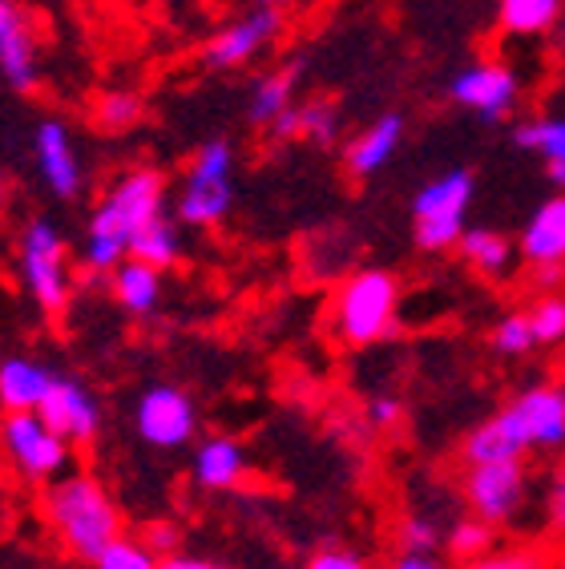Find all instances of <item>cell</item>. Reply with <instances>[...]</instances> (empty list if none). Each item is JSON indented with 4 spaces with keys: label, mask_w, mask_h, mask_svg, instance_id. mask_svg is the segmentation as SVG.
<instances>
[{
    "label": "cell",
    "mask_w": 565,
    "mask_h": 569,
    "mask_svg": "<svg viewBox=\"0 0 565 569\" xmlns=\"http://www.w3.org/2000/svg\"><path fill=\"white\" fill-rule=\"evenodd\" d=\"M21 279L24 291L44 316L61 319L73 299V271H69V247L61 227L49 219H33L21 234Z\"/></svg>",
    "instance_id": "52a82bcc"
},
{
    "label": "cell",
    "mask_w": 565,
    "mask_h": 569,
    "mask_svg": "<svg viewBox=\"0 0 565 569\" xmlns=\"http://www.w3.org/2000/svg\"><path fill=\"white\" fill-rule=\"evenodd\" d=\"M133 432L158 452H178L198 437V405L175 383H150L133 405Z\"/></svg>",
    "instance_id": "30bf717a"
},
{
    "label": "cell",
    "mask_w": 565,
    "mask_h": 569,
    "mask_svg": "<svg viewBox=\"0 0 565 569\" xmlns=\"http://www.w3.org/2000/svg\"><path fill=\"white\" fill-rule=\"evenodd\" d=\"M41 517L57 546L81 566H93L101 549L126 533L118 501L89 469L66 472L44 485Z\"/></svg>",
    "instance_id": "7a4b0ae2"
},
{
    "label": "cell",
    "mask_w": 565,
    "mask_h": 569,
    "mask_svg": "<svg viewBox=\"0 0 565 569\" xmlns=\"http://www.w3.org/2000/svg\"><path fill=\"white\" fill-rule=\"evenodd\" d=\"M364 417H368V425H376V428H391V425H400V417H404V400L400 396H371L368 400V408H364Z\"/></svg>",
    "instance_id": "d590c367"
},
{
    "label": "cell",
    "mask_w": 565,
    "mask_h": 569,
    "mask_svg": "<svg viewBox=\"0 0 565 569\" xmlns=\"http://www.w3.org/2000/svg\"><path fill=\"white\" fill-rule=\"evenodd\" d=\"M517 251L529 267L565 263V190L537 202V210L517 234Z\"/></svg>",
    "instance_id": "e0dca14e"
},
{
    "label": "cell",
    "mask_w": 565,
    "mask_h": 569,
    "mask_svg": "<svg viewBox=\"0 0 565 569\" xmlns=\"http://www.w3.org/2000/svg\"><path fill=\"white\" fill-rule=\"evenodd\" d=\"M436 546H445V533L428 513H408L400 521V549H420V553H436Z\"/></svg>",
    "instance_id": "1f68e13d"
},
{
    "label": "cell",
    "mask_w": 565,
    "mask_h": 569,
    "mask_svg": "<svg viewBox=\"0 0 565 569\" xmlns=\"http://www.w3.org/2000/svg\"><path fill=\"white\" fill-rule=\"evenodd\" d=\"M235 207V146L227 138H210L198 146L195 162L186 170V182L178 190L175 219L182 227H218Z\"/></svg>",
    "instance_id": "8992f818"
},
{
    "label": "cell",
    "mask_w": 565,
    "mask_h": 569,
    "mask_svg": "<svg viewBox=\"0 0 565 569\" xmlns=\"http://www.w3.org/2000/svg\"><path fill=\"white\" fill-rule=\"evenodd\" d=\"M299 73H304V61H287V66L262 73L250 89L247 101V118L250 126H271L279 113H287L295 106V93H299Z\"/></svg>",
    "instance_id": "7402d4cb"
},
{
    "label": "cell",
    "mask_w": 565,
    "mask_h": 569,
    "mask_svg": "<svg viewBox=\"0 0 565 569\" xmlns=\"http://www.w3.org/2000/svg\"><path fill=\"white\" fill-rule=\"evenodd\" d=\"M545 521L554 529H565V465H557L545 485Z\"/></svg>",
    "instance_id": "e575fe53"
},
{
    "label": "cell",
    "mask_w": 565,
    "mask_h": 569,
    "mask_svg": "<svg viewBox=\"0 0 565 569\" xmlns=\"http://www.w3.org/2000/svg\"><path fill=\"white\" fill-rule=\"evenodd\" d=\"M158 566H162V558H158L141 537L121 533L118 541H109V546L101 549L89 569H158Z\"/></svg>",
    "instance_id": "83f0119b"
},
{
    "label": "cell",
    "mask_w": 565,
    "mask_h": 569,
    "mask_svg": "<svg viewBox=\"0 0 565 569\" xmlns=\"http://www.w3.org/2000/svg\"><path fill=\"white\" fill-rule=\"evenodd\" d=\"M529 497V472L522 460H497V465H468L465 501L468 509L493 526H505L525 509Z\"/></svg>",
    "instance_id": "8fae6325"
},
{
    "label": "cell",
    "mask_w": 565,
    "mask_h": 569,
    "mask_svg": "<svg viewBox=\"0 0 565 569\" xmlns=\"http://www.w3.org/2000/svg\"><path fill=\"white\" fill-rule=\"evenodd\" d=\"M182 222L170 219V214H153L146 227L133 234L130 242V254L133 259H141V263L158 267V271H166V267H175L178 259H182Z\"/></svg>",
    "instance_id": "d4e9b609"
},
{
    "label": "cell",
    "mask_w": 565,
    "mask_h": 569,
    "mask_svg": "<svg viewBox=\"0 0 565 569\" xmlns=\"http://www.w3.org/2000/svg\"><path fill=\"white\" fill-rule=\"evenodd\" d=\"M400 319V279L384 267L348 274L331 296V331L348 348H371L388 340Z\"/></svg>",
    "instance_id": "277c9868"
},
{
    "label": "cell",
    "mask_w": 565,
    "mask_h": 569,
    "mask_svg": "<svg viewBox=\"0 0 565 569\" xmlns=\"http://www.w3.org/2000/svg\"><path fill=\"white\" fill-rule=\"evenodd\" d=\"M465 569H549L545 566L542 553H533V549H489L485 558L468 561Z\"/></svg>",
    "instance_id": "d6a6232c"
},
{
    "label": "cell",
    "mask_w": 565,
    "mask_h": 569,
    "mask_svg": "<svg viewBox=\"0 0 565 569\" xmlns=\"http://www.w3.org/2000/svg\"><path fill=\"white\" fill-rule=\"evenodd\" d=\"M529 323H533V336H537V348L565 343V296L562 291H545V296L529 307Z\"/></svg>",
    "instance_id": "f546056e"
},
{
    "label": "cell",
    "mask_w": 565,
    "mask_h": 569,
    "mask_svg": "<svg viewBox=\"0 0 565 569\" xmlns=\"http://www.w3.org/2000/svg\"><path fill=\"white\" fill-rule=\"evenodd\" d=\"M190 477L202 493H230L239 489L242 477H247V452L235 437H202L195 445V457H190Z\"/></svg>",
    "instance_id": "2e32d148"
},
{
    "label": "cell",
    "mask_w": 565,
    "mask_h": 569,
    "mask_svg": "<svg viewBox=\"0 0 565 569\" xmlns=\"http://www.w3.org/2000/svg\"><path fill=\"white\" fill-rule=\"evenodd\" d=\"M388 569H453L445 558H436V553H420V549H400L396 558L388 561Z\"/></svg>",
    "instance_id": "74e56055"
},
{
    "label": "cell",
    "mask_w": 565,
    "mask_h": 569,
    "mask_svg": "<svg viewBox=\"0 0 565 569\" xmlns=\"http://www.w3.org/2000/svg\"><path fill=\"white\" fill-rule=\"evenodd\" d=\"M404 130H408V121H404V113H396V110L371 118L368 126H364V130L344 146V166H348V174L351 178H376L380 174L384 166L396 158V150H400Z\"/></svg>",
    "instance_id": "9a60e30c"
},
{
    "label": "cell",
    "mask_w": 565,
    "mask_h": 569,
    "mask_svg": "<svg viewBox=\"0 0 565 569\" xmlns=\"http://www.w3.org/2000/svg\"><path fill=\"white\" fill-rule=\"evenodd\" d=\"M565 17V0H497V29L509 37H545Z\"/></svg>",
    "instance_id": "cb8c5ba5"
},
{
    "label": "cell",
    "mask_w": 565,
    "mask_h": 569,
    "mask_svg": "<svg viewBox=\"0 0 565 569\" xmlns=\"http://www.w3.org/2000/svg\"><path fill=\"white\" fill-rule=\"evenodd\" d=\"M158 569H235V566L215 561V558H202V553H182V549H178V553H166Z\"/></svg>",
    "instance_id": "f35d334b"
},
{
    "label": "cell",
    "mask_w": 565,
    "mask_h": 569,
    "mask_svg": "<svg viewBox=\"0 0 565 569\" xmlns=\"http://www.w3.org/2000/svg\"><path fill=\"white\" fill-rule=\"evenodd\" d=\"M37 412H41L44 425L57 428V432H61V437H66L73 449H89V445L98 440V432H101V405H98V396L89 392V388L77 380V376H61V372H57Z\"/></svg>",
    "instance_id": "4fadbf2b"
},
{
    "label": "cell",
    "mask_w": 565,
    "mask_h": 569,
    "mask_svg": "<svg viewBox=\"0 0 565 569\" xmlns=\"http://www.w3.org/2000/svg\"><path fill=\"white\" fill-rule=\"evenodd\" d=\"M141 541H146L158 558H166V553H178V541H182V533H178L175 526H166V521H153V526H146Z\"/></svg>",
    "instance_id": "8d00e7d4"
},
{
    "label": "cell",
    "mask_w": 565,
    "mask_h": 569,
    "mask_svg": "<svg viewBox=\"0 0 565 569\" xmlns=\"http://www.w3.org/2000/svg\"><path fill=\"white\" fill-rule=\"evenodd\" d=\"M457 251H460V259L477 274H485V279H505V274L513 271V263L522 259L517 242L493 227H468L465 239L457 242Z\"/></svg>",
    "instance_id": "603a6c76"
},
{
    "label": "cell",
    "mask_w": 565,
    "mask_h": 569,
    "mask_svg": "<svg viewBox=\"0 0 565 569\" xmlns=\"http://www.w3.org/2000/svg\"><path fill=\"white\" fill-rule=\"evenodd\" d=\"M565 279V263H545V267H533V283L545 287V291H554V287H562Z\"/></svg>",
    "instance_id": "ab89813d"
},
{
    "label": "cell",
    "mask_w": 565,
    "mask_h": 569,
    "mask_svg": "<svg viewBox=\"0 0 565 569\" xmlns=\"http://www.w3.org/2000/svg\"><path fill=\"white\" fill-rule=\"evenodd\" d=\"M304 569H371V561H368V558H359L356 549L327 546V549H319V553H311Z\"/></svg>",
    "instance_id": "836d02e7"
},
{
    "label": "cell",
    "mask_w": 565,
    "mask_h": 569,
    "mask_svg": "<svg viewBox=\"0 0 565 569\" xmlns=\"http://www.w3.org/2000/svg\"><path fill=\"white\" fill-rule=\"evenodd\" d=\"M267 130L279 142H295L299 138V142H311V146H336L339 133H344V113L336 110V101L307 98V101H295L287 113H279Z\"/></svg>",
    "instance_id": "ac0fdd59"
},
{
    "label": "cell",
    "mask_w": 565,
    "mask_h": 569,
    "mask_svg": "<svg viewBox=\"0 0 565 569\" xmlns=\"http://www.w3.org/2000/svg\"><path fill=\"white\" fill-rule=\"evenodd\" d=\"M477 194V178L465 166H453L413 194V239L420 251H457L468 230V207Z\"/></svg>",
    "instance_id": "5b68a950"
},
{
    "label": "cell",
    "mask_w": 565,
    "mask_h": 569,
    "mask_svg": "<svg viewBox=\"0 0 565 569\" xmlns=\"http://www.w3.org/2000/svg\"><path fill=\"white\" fill-rule=\"evenodd\" d=\"M565 449V388L533 383L513 396L497 417L480 420L460 445L465 465H497L522 460L525 452H562Z\"/></svg>",
    "instance_id": "6da1fadb"
},
{
    "label": "cell",
    "mask_w": 565,
    "mask_h": 569,
    "mask_svg": "<svg viewBox=\"0 0 565 569\" xmlns=\"http://www.w3.org/2000/svg\"><path fill=\"white\" fill-rule=\"evenodd\" d=\"M259 4H271V9H282V4H291V0H259Z\"/></svg>",
    "instance_id": "60d3db41"
},
{
    "label": "cell",
    "mask_w": 565,
    "mask_h": 569,
    "mask_svg": "<svg viewBox=\"0 0 565 569\" xmlns=\"http://www.w3.org/2000/svg\"><path fill=\"white\" fill-rule=\"evenodd\" d=\"M279 33H282V12L271 9V4H259V9H250V12H242V17H235L230 24H222L207 41V49H202V61H207L210 69H218V73L242 69Z\"/></svg>",
    "instance_id": "7c38bea8"
},
{
    "label": "cell",
    "mask_w": 565,
    "mask_h": 569,
    "mask_svg": "<svg viewBox=\"0 0 565 569\" xmlns=\"http://www.w3.org/2000/svg\"><path fill=\"white\" fill-rule=\"evenodd\" d=\"M0 452L33 485L66 477L69 460H73V445L57 428L44 425L41 412H4L0 417Z\"/></svg>",
    "instance_id": "ba28073f"
},
{
    "label": "cell",
    "mask_w": 565,
    "mask_h": 569,
    "mask_svg": "<svg viewBox=\"0 0 565 569\" xmlns=\"http://www.w3.org/2000/svg\"><path fill=\"white\" fill-rule=\"evenodd\" d=\"M513 142L522 146V150L537 153L545 166H557L565 162V118H529L522 121L517 130H513Z\"/></svg>",
    "instance_id": "484cf974"
},
{
    "label": "cell",
    "mask_w": 565,
    "mask_h": 569,
    "mask_svg": "<svg viewBox=\"0 0 565 569\" xmlns=\"http://www.w3.org/2000/svg\"><path fill=\"white\" fill-rule=\"evenodd\" d=\"M445 549L460 561V566L485 558V553L493 549V521H485V517H477V513L457 517V521L445 529Z\"/></svg>",
    "instance_id": "4316f807"
},
{
    "label": "cell",
    "mask_w": 565,
    "mask_h": 569,
    "mask_svg": "<svg viewBox=\"0 0 565 569\" xmlns=\"http://www.w3.org/2000/svg\"><path fill=\"white\" fill-rule=\"evenodd\" d=\"M33 153H37V174L49 187V194H57L61 202H73L81 194V158H77L73 133H69L66 121H41L33 133Z\"/></svg>",
    "instance_id": "5bb4252c"
},
{
    "label": "cell",
    "mask_w": 565,
    "mask_h": 569,
    "mask_svg": "<svg viewBox=\"0 0 565 569\" xmlns=\"http://www.w3.org/2000/svg\"><path fill=\"white\" fill-rule=\"evenodd\" d=\"M448 101L480 121H505L522 101V77L509 61L480 57L448 77Z\"/></svg>",
    "instance_id": "9c48e42d"
},
{
    "label": "cell",
    "mask_w": 565,
    "mask_h": 569,
    "mask_svg": "<svg viewBox=\"0 0 565 569\" xmlns=\"http://www.w3.org/2000/svg\"><path fill=\"white\" fill-rule=\"evenodd\" d=\"M49 372L33 356H4L0 360V412H37L53 383Z\"/></svg>",
    "instance_id": "ffe728a7"
},
{
    "label": "cell",
    "mask_w": 565,
    "mask_h": 569,
    "mask_svg": "<svg viewBox=\"0 0 565 569\" xmlns=\"http://www.w3.org/2000/svg\"><path fill=\"white\" fill-rule=\"evenodd\" d=\"M109 291H113V303L126 311V316H150L158 299H162V271L141 259H126L109 271Z\"/></svg>",
    "instance_id": "44dd1931"
},
{
    "label": "cell",
    "mask_w": 565,
    "mask_h": 569,
    "mask_svg": "<svg viewBox=\"0 0 565 569\" xmlns=\"http://www.w3.org/2000/svg\"><path fill=\"white\" fill-rule=\"evenodd\" d=\"M533 348H537V336H533L529 311H509V316L497 319V328H493V351H497V356L522 360Z\"/></svg>",
    "instance_id": "f1b7e54d"
},
{
    "label": "cell",
    "mask_w": 565,
    "mask_h": 569,
    "mask_svg": "<svg viewBox=\"0 0 565 569\" xmlns=\"http://www.w3.org/2000/svg\"><path fill=\"white\" fill-rule=\"evenodd\" d=\"M93 118H98L101 130L121 133V130H130V126H138L141 121V101L133 98V93H106V98L98 101Z\"/></svg>",
    "instance_id": "4dcf8cb0"
},
{
    "label": "cell",
    "mask_w": 565,
    "mask_h": 569,
    "mask_svg": "<svg viewBox=\"0 0 565 569\" xmlns=\"http://www.w3.org/2000/svg\"><path fill=\"white\" fill-rule=\"evenodd\" d=\"M0 77L12 89L37 86V44L17 0H0Z\"/></svg>",
    "instance_id": "d6986e66"
},
{
    "label": "cell",
    "mask_w": 565,
    "mask_h": 569,
    "mask_svg": "<svg viewBox=\"0 0 565 569\" xmlns=\"http://www.w3.org/2000/svg\"><path fill=\"white\" fill-rule=\"evenodd\" d=\"M166 210V182L158 170H130L121 174L109 194L101 198V207L93 210V219L81 239V267L93 274H109L118 263L130 259V242L153 214Z\"/></svg>",
    "instance_id": "3957f363"
}]
</instances>
